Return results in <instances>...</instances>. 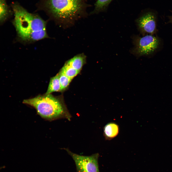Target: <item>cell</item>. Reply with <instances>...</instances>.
Instances as JSON below:
<instances>
[{
    "label": "cell",
    "instance_id": "1",
    "mask_svg": "<svg viewBox=\"0 0 172 172\" xmlns=\"http://www.w3.org/2000/svg\"><path fill=\"white\" fill-rule=\"evenodd\" d=\"M11 7L14 15L13 24L20 40L32 42L48 37L46 22L39 16L29 12L16 2L12 3Z\"/></svg>",
    "mask_w": 172,
    "mask_h": 172
},
{
    "label": "cell",
    "instance_id": "11",
    "mask_svg": "<svg viewBox=\"0 0 172 172\" xmlns=\"http://www.w3.org/2000/svg\"><path fill=\"white\" fill-rule=\"evenodd\" d=\"M113 0H97L95 4V8L92 13H97L104 11Z\"/></svg>",
    "mask_w": 172,
    "mask_h": 172
},
{
    "label": "cell",
    "instance_id": "10",
    "mask_svg": "<svg viewBox=\"0 0 172 172\" xmlns=\"http://www.w3.org/2000/svg\"><path fill=\"white\" fill-rule=\"evenodd\" d=\"M12 13L6 3V0H0V21L3 23Z\"/></svg>",
    "mask_w": 172,
    "mask_h": 172
},
{
    "label": "cell",
    "instance_id": "13",
    "mask_svg": "<svg viewBox=\"0 0 172 172\" xmlns=\"http://www.w3.org/2000/svg\"><path fill=\"white\" fill-rule=\"evenodd\" d=\"M58 74L61 87L60 91H61L67 88L72 79L67 77L60 71Z\"/></svg>",
    "mask_w": 172,
    "mask_h": 172
},
{
    "label": "cell",
    "instance_id": "12",
    "mask_svg": "<svg viewBox=\"0 0 172 172\" xmlns=\"http://www.w3.org/2000/svg\"><path fill=\"white\" fill-rule=\"evenodd\" d=\"M60 71L66 76L71 79L76 76L80 72L74 69L66 62Z\"/></svg>",
    "mask_w": 172,
    "mask_h": 172
},
{
    "label": "cell",
    "instance_id": "2",
    "mask_svg": "<svg viewBox=\"0 0 172 172\" xmlns=\"http://www.w3.org/2000/svg\"><path fill=\"white\" fill-rule=\"evenodd\" d=\"M87 0H39V10L62 21L75 19L85 14L89 6Z\"/></svg>",
    "mask_w": 172,
    "mask_h": 172
},
{
    "label": "cell",
    "instance_id": "7",
    "mask_svg": "<svg viewBox=\"0 0 172 172\" xmlns=\"http://www.w3.org/2000/svg\"><path fill=\"white\" fill-rule=\"evenodd\" d=\"M118 125L114 122H110L106 124L103 128V134L106 140H111L116 137L118 134Z\"/></svg>",
    "mask_w": 172,
    "mask_h": 172
},
{
    "label": "cell",
    "instance_id": "4",
    "mask_svg": "<svg viewBox=\"0 0 172 172\" xmlns=\"http://www.w3.org/2000/svg\"><path fill=\"white\" fill-rule=\"evenodd\" d=\"M135 42L134 52L140 56L150 55L155 53L160 47L161 41L158 37L148 34L142 37H137Z\"/></svg>",
    "mask_w": 172,
    "mask_h": 172
},
{
    "label": "cell",
    "instance_id": "6",
    "mask_svg": "<svg viewBox=\"0 0 172 172\" xmlns=\"http://www.w3.org/2000/svg\"><path fill=\"white\" fill-rule=\"evenodd\" d=\"M157 16L152 11L143 14L136 20L139 28L143 33L154 35L156 31Z\"/></svg>",
    "mask_w": 172,
    "mask_h": 172
},
{
    "label": "cell",
    "instance_id": "9",
    "mask_svg": "<svg viewBox=\"0 0 172 172\" xmlns=\"http://www.w3.org/2000/svg\"><path fill=\"white\" fill-rule=\"evenodd\" d=\"M60 88L59 75L58 74L50 78L47 90L45 94L48 95L53 92L60 91Z\"/></svg>",
    "mask_w": 172,
    "mask_h": 172
},
{
    "label": "cell",
    "instance_id": "14",
    "mask_svg": "<svg viewBox=\"0 0 172 172\" xmlns=\"http://www.w3.org/2000/svg\"><path fill=\"white\" fill-rule=\"evenodd\" d=\"M168 17L169 19V22L171 23L172 24V15L168 16Z\"/></svg>",
    "mask_w": 172,
    "mask_h": 172
},
{
    "label": "cell",
    "instance_id": "8",
    "mask_svg": "<svg viewBox=\"0 0 172 172\" xmlns=\"http://www.w3.org/2000/svg\"><path fill=\"white\" fill-rule=\"evenodd\" d=\"M86 56L83 54H78L66 62L76 70L80 71L86 63Z\"/></svg>",
    "mask_w": 172,
    "mask_h": 172
},
{
    "label": "cell",
    "instance_id": "5",
    "mask_svg": "<svg viewBox=\"0 0 172 172\" xmlns=\"http://www.w3.org/2000/svg\"><path fill=\"white\" fill-rule=\"evenodd\" d=\"M64 149L74 160L77 172H100L98 163V153L84 156L73 153L67 148Z\"/></svg>",
    "mask_w": 172,
    "mask_h": 172
},
{
    "label": "cell",
    "instance_id": "3",
    "mask_svg": "<svg viewBox=\"0 0 172 172\" xmlns=\"http://www.w3.org/2000/svg\"><path fill=\"white\" fill-rule=\"evenodd\" d=\"M23 103L34 107L41 117L48 120L64 118L70 120L71 117L59 100L51 94L25 99Z\"/></svg>",
    "mask_w": 172,
    "mask_h": 172
}]
</instances>
